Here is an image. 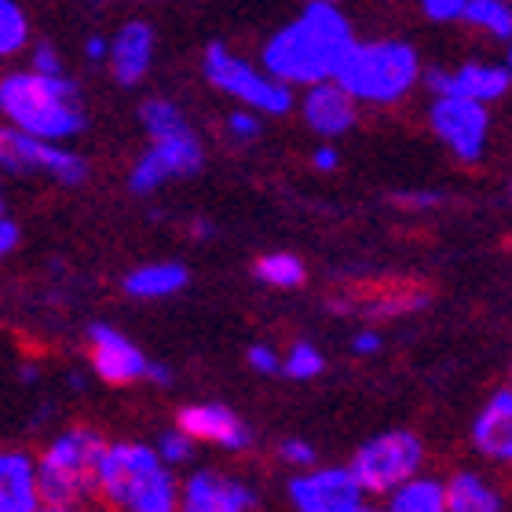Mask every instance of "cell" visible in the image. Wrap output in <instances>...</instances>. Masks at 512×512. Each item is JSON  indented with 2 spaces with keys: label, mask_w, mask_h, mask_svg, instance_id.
Wrapping results in <instances>:
<instances>
[{
  "label": "cell",
  "mask_w": 512,
  "mask_h": 512,
  "mask_svg": "<svg viewBox=\"0 0 512 512\" xmlns=\"http://www.w3.org/2000/svg\"><path fill=\"white\" fill-rule=\"evenodd\" d=\"M187 286V267L183 264H147L125 278V293L132 297H169Z\"/></svg>",
  "instance_id": "ffe728a7"
},
{
  "label": "cell",
  "mask_w": 512,
  "mask_h": 512,
  "mask_svg": "<svg viewBox=\"0 0 512 512\" xmlns=\"http://www.w3.org/2000/svg\"><path fill=\"white\" fill-rule=\"evenodd\" d=\"M472 439H476V447L494 461H509L512 458V395L509 388L498 392L487 403L480 417H476V425H472Z\"/></svg>",
  "instance_id": "2e32d148"
},
{
  "label": "cell",
  "mask_w": 512,
  "mask_h": 512,
  "mask_svg": "<svg viewBox=\"0 0 512 512\" xmlns=\"http://www.w3.org/2000/svg\"><path fill=\"white\" fill-rule=\"evenodd\" d=\"M326 4H333V0H326Z\"/></svg>",
  "instance_id": "ee69618b"
},
{
  "label": "cell",
  "mask_w": 512,
  "mask_h": 512,
  "mask_svg": "<svg viewBox=\"0 0 512 512\" xmlns=\"http://www.w3.org/2000/svg\"><path fill=\"white\" fill-rule=\"evenodd\" d=\"M191 443H194V439L187 436V432H169V436L161 439L158 458L172 461V465H180V461H187V458H191Z\"/></svg>",
  "instance_id": "83f0119b"
},
{
  "label": "cell",
  "mask_w": 512,
  "mask_h": 512,
  "mask_svg": "<svg viewBox=\"0 0 512 512\" xmlns=\"http://www.w3.org/2000/svg\"><path fill=\"white\" fill-rule=\"evenodd\" d=\"M392 494V502L388 509L392 512H443L447 509V491H443V483L436 480H403Z\"/></svg>",
  "instance_id": "44dd1931"
},
{
  "label": "cell",
  "mask_w": 512,
  "mask_h": 512,
  "mask_svg": "<svg viewBox=\"0 0 512 512\" xmlns=\"http://www.w3.org/2000/svg\"><path fill=\"white\" fill-rule=\"evenodd\" d=\"M443 491H447V509L450 512H498L502 509L498 491H491L487 483L476 480V476H469V472L454 476V483L443 487Z\"/></svg>",
  "instance_id": "7402d4cb"
},
{
  "label": "cell",
  "mask_w": 512,
  "mask_h": 512,
  "mask_svg": "<svg viewBox=\"0 0 512 512\" xmlns=\"http://www.w3.org/2000/svg\"><path fill=\"white\" fill-rule=\"evenodd\" d=\"M205 74L216 88H224L227 96H238L246 107L264 110V114H286L293 107L289 85L278 77H260L249 63L235 59L224 44H209L205 52Z\"/></svg>",
  "instance_id": "52a82bcc"
},
{
  "label": "cell",
  "mask_w": 512,
  "mask_h": 512,
  "mask_svg": "<svg viewBox=\"0 0 512 512\" xmlns=\"http://www.w3.org/2000/svg\"><path fill=\"white\" fill-rule=\"evenodd\" d=\"M509 66H487V63H469L461 74H454V96H469L480 103L502 99L509 92Z\"/></svg>",
  "instance_id": "ac0fdd59"
},
{
  "label": "cell",
  "mask_w": 512,
  "mask_h": 512,
  "mask_svg": "<svg viewBox=\"0 0 512 512\" xmlns=\"http://www.w3.org/2000/svg\"><path fill=\"white\" fill-rule=\"evenodd\" d=\"M432 125H436L439 139L447 143L458 158L476 161L487 143V107L480 99L469 96H439L432 107Z\"/></svg>",
  "instance_id": "30bf717a"
},
{
  "label": "cell",
  "mask_w": 512,
  "mask_h": 512,
  "mask_svg": "<svg viewBox=\"0 0 512 512\" xmlns=\"http://www.w3.org/2000/svg\"><path fill=\"white\" fill-rule=\"evenodd\" d=\"M377 348H381V337H377V333H359V337H355V352L359 355H374Z\"/></svg>",
  "instance_id": "8d00e7d4"
},
{
  "label": "cell",
  "mask_w": 512,
  "mask_h": 512,
  "mask_svg": "<svg viewBox=\"0 0 512 512\" xmlns=\"http://www.w3.org/2000/svg\"><path fill=\"white\" fill-rule=\"evenodd\" d=\"M0 216H4V202H0Z\"/></svg>",
  "instance_id": "7bdbcfd3"
},
{
  "label": "cell",
  "mask_w": 512,
  "mask_h": 512,
  "mask_svg": "<svg viewBox=\"0 0 512 512\" xmlns=\"http://www.w3.org/2000/svg\"><path fill=\"white\" fill-rule=\"evenodd\" d=\"M0 169L4 172H48L59 183H85L88 165L70 150L52 147V139H37L22 128H0Z\"/></svg>",
  "instance_id": "ba28073f"
},
{
  "label": "cell",
  "mask_w": 512,
  "mask_h": 512,
  "mask_svg": "<svg viewBox=\"0 0 512 512\" xmlns=\"http://www.w3.org/2000/svg\"><path fill=\"white\" fill-rule=\"evenodd\" d=\"M282 458H286L289 465H311V461H315V450H311L308 443H297V439H289L286 447H282Z\"/></svg>",
  "instance_id": "1f68e13d"
},
{
  "label": "cell",
  "mask_w": 512,
  "mask_h": 512,
  "mask_svg": "<svg viewBox=\"0 0 512 512\" xmlns=\"http://www.w3.org/2000/svg\"><path fill=\"white\" fill-rule=\"evenodd\" d=\"M0 110L22 132L52 143L74 136L85 125V114L77 107V85L63 74H8L0 81Z\"/></svg>",
  "instance_id": "7a4b0ae2"
},
{
  "label": "cell",
  "mask_w": 512,
  "mask_h": 512,
  "mask_svg": "<svg viewBox=\"0 0 512 512\" xmlns=\"http://www.w3.org/2000/svg\"><path fill=\"white\" fill-rule=\"evenodd\" d=\"M425 4V15L436 22H450V19H461V11H465V0H421Z\"/></svg>",
  "instance_id": "f1b7e54d"
},
{
  "label": "cell",
  "mask_w": 512,
  "mask_h": 512,
  "mask_svg": "<svg viewBox=\"0 0 512 512\" xmlns=\"http://www.w3.org/2000/svg\"><path fill=\"white\" fill-rule=\"evenodd\" d=\"M315 169H322V172L337 169V150H330V147L315 150Z\"/></svg>",
  "instance_id": "74e56055"
},
{
  "label": "cell",
  "mask_w": 512,
  "mask_h": 512,
  "mask_svg": "<svg viewBox=\"0 0 512 512\" xmlns=\"http://www.w3.org/2000/svg\"><path fill=\"white\" fill-rule=\"evenodd\" d=\"M198 169H202V147H198V139L183 128L176 136L154 139V147L139 158V165L132 169V180L128 183H132L136 194H150L154 187L172 180V176H194Z\"/></svg>",
  "instance_id": "9c48e42d"
},
{
  "label": "cell",
  "mask_w": 512,
  "mask_h": 512,
  "mask_svg": "<svg viewBox=\"0 0 512 512\" xmlns=\"http://www.w3.org/2000/svg\"><path fill=\"white\" fill-rule=\"evenodd\" d=\"M425 81H428V88H432L436 96H454V77H450V74H439V70H432Z\"/></svg>",
  "instance_id": "d590c367"
},
{
  "label": "cell",
  "mask_w": 512,
  "mask_h": 512,
  "mask_svg": "<svg viewBox=\"0 0 512 512\" xmlns=\"http://www.w3.org/2000/svg\"><path fill=\"white\" fill-rule=\"evenodd\" d=\"M143 121H147V132L154 139L176 136V132L187 128L180 110L172 107V103H165V99H150V103H143Z\"/></svg>",
  "instance_id": "d4e9b609"
},
{
  "label": "cell",
  "mask_w": 512,
  "mask_h": 512,
  "mask_svg": "<svg viewBox=\"0 0 512 512\" xmlns=\"http://www.w3.org/2000/svg\"><path fill=\"white\" fill-rule=\"evenodd\" d=\"M180 432H187L191 439H205V443H220L227 450L249 447V428L227 406H187L180 414Z\"/></svg>",
  "instance_id": "5bb4252c"
},
{
  "label": "cell",
  "mask_w": 512,
  "mask_h": 512,
  "mask_svg": "<svg viewBox=\"0 0 512 512\" xmlns=\"http://www.w3.org/2000/svg\"><path fill=\"white\" fill-rule=\"evenodd\" d=\"M0 487L8 494L11 512L37 509V483H33V465L22 454H0Z\"/></svg>",
  "instance_id": "d6986e66"
},
{
  "label": "cell",
  "mask_w": 512,
  "mask_h": 512,
  "mask_svg": "<svg viewBox=\"0 0 512 512\" xmlns=\"http://www.w3.org/2000/svg\"><path fill=\"white\" fill-rule=\"evenodd\" d=\"M22 44H26V19H22L19 4L0 0V55L19 52Z\"/></svg>",
  "instance_id": "484cf974"
},
{
  "label": "cell",
  "mask_w": 512,
  "mask_h": 512,
  "mask_svg": "<svg viewBox=\"0 0 512 512\" xmlns=\"http://www.w3.org/2000/svg\"><path fill=\"white\" fill-rule=\"evenodd\" d=\"M96 487L114 505L136 512H169L176 505V487L169 472L161 469L158 450L136 447V443L99 450Z\"/></svg>",
  "instance_id": "3957f363"
},
{
  "label": "cell",
  "mask_w": 512,
  "mask_h": 512,
  "mask_svg": "<svg viewBox=\"0 0 512 512\" xmlns=\"http://www.w3.org/2000/svg\"><path fill=\"white\" fill-rule=\"evenodd\" d=\"M461 19H469L472 26H483V30H491L494 37H502V41H509V33H512L509 4H502V0H465V11H461Z\"/></svg>",
  "instance_id": "603a6c76"
},
{
  "label": "cell",
  "mask_w": 512,
  "mask_h": 512,
  "mask_svg": "<svg viewBox=\"0 0 512 512\" xmlns=\"http://www.w3.org/2000/svg\"><path fill=\"white\" fill-rule=\"evenodd\" d=\"M231 132H235L238 139H256L260 136V121H256L253 114H231Z\"/></svg>",
  "instance_id": "d6a6232c"
},
{
  "label": "cell",
  "mask_w": 512,
  "mask_h": 512,
  "mask_svg": "<svg viewBox=\"0 0 512 512\" xmlns=\"http://www.w3.org/2000/svg\"><path fill=\"white\" fill-rule=\"evenodd\" d=\"M183 502L191 512H246L256 505V494L242 483H227L213 472H198L187 483Z\"/></svg>",
  "instance_id": "9a60e30c"
},
{
  "label": "cell",
  "mask_w": 512,
  "mask_h": 512,
  "mask_svg": "<svg viewBox=\"0 0 512 512\" xmlns=\"http://www.w3.org/2000/svg\"><path fill=\"white\" fill-rule=\"evenodd\" d=\"M249 363H253V370H260V374H275L278 355L271 352V348H264V344H256L253 352H249Z\"/></svg>",
  "instance_id": "4dcf8cb0"
},
{
  "label": "cell",
  "mask_w": 512,
  "mask_h": 512,
  "mask_svg": "<svg viewBox=\"0 0 512 512\" xmlns=\"http://www.w3.org/2000/svg\"><path fill=\"white\" fill-rule=\"evenodd\" d=\"M352 44V26L341 11L326 0H315L297 22L271 37L264 48V66L286 85H315L337 77Z\"/></svg>",
  "instance_id": "6da1fadb"
},
{
  "label": "cell",
  "mask_w": 512,
  "mask_h": 512,
  "mask_svg": "<svg viewBox=\"0 0 512 512\" xmlns=\"http://www.w3.org/2000/svg\"><path fill=\"white\" fill-rule=\"evenodd\" d=\"M286 374L297 377V381H308V377H319L322 374V355L319 348H311V344H297L286 359Z\"/></svg>",
  "instance_id": "4316f807"
},
{
  "label": "cell",
  "mask_w": 512,
  "mask_h": 512,
  "mask_svg": "<svg viewBox=\"0 0 512 512\" xmlns=\"http://www.w3.org/2000/svg\"><path fill=\"white\" fill-rule=\"evenodd\" d=\"M304 118L322 136H341L355 125V99L337 81H315L304 99Z\"/></svg>",
  "instance_id": "4fadbf2b"
},
{
  "label": "cell",
  "mask_w": 512,
  "mask_h": 512,
  "mask_svg": "<svg viewBox=\"0 0 512 512\" xmlns=\"http://www.w3.org/2000/svg\"><path fill=\"white\" fill-rule=\"evenodd\" d=\"M194 235H213V227H209V224H202V220H198V224H194Z\"/></svg>",
  "instance_id": "60d3db41"
},
{
  "label": "cell",
  "mask_w": 512,
  "mask_h": 512,
  "mask_svg": "<svg viewBox=\"0 0 512 512\" xmlns=\"http://www.w3.org/2000/svg\"><path fill=\"white\" fill-rule=\"evenodd\" d=\"M15 242H19V227L0 216V260H4V256L15 249Z\"/></svg>",
  "instance_id": "836d02e7"
},
{
  "label": "cell",
  "mask_w": 512,
  "mask_h": 512,
  "mask_svg": "<svg viewBox=\"0 0 512 512\" xmlns=\"http://www.w3.org/2000/svg\"><path fill=\"white\" fill-rule=\"evenodd\" d=\"M103 450V439L96 432H66L48 454H44L41 469L33 472L37 483V498L48 509H74L81 498L96 491V458Z\"/></svg>",
  "instance_id": "5b68a950"
},
{
  "label": "cell",
  "mask_w": 512,
  "mask_h": 512,
  "mask_svg": "<svg viewBox=\"0 0 512 512\" xmlns=\"http://www.w3.org/2000/svg\"><path fill=\"white\" fill-rule=\"evenodd\" d=\"M143 377H150V381H158V384H169L172 381V374L165 370V366H158V363H147V374Z\"/></svg>",
  "instance_id": "f35d334b"
},
{
  "label": "cell",
  "mask_w": 512,
  "mask_h": 512,
  "mask_svg": "<svg viewBox=\"0 0 512 512\" xmlns=\"http://www.w3.org/2000/svg\"><path fill=\"white\" fill-rule=\"evenodd\" d=\"M33 66H37V74H59V55H55L52 44H37Z\"/></svg>",
  "instance_id": "f546056e"
},
{
  "label": "cell",
  "mask_w": 512,
  "mask_h": 512,
  "mask_svg": "<svg viewBox=\"0 0 512 512\" xmlns=\"http://www.w3.org/2000/svg\"><path fill=\"white\" fill-rule=\"evenodd\" d=\"M256 275L264 278V282H271V286H278V289H293V286L304 282V264L289 253H271L256 264Z\"/></svg>",
  "instance_id": "cb8c5ba5"
},
{
  "label": "cell",
  "mask_w": 512,
  "mask_h": 512,
  "mask_svg": "<svg viewBox=\"0 0 512 512\" xmlns=\"http://www.w3.org/2000/svg\"><path fill=\"white\" fill-rule=\"evenodd\" d=\"M85 52H88V59H103V55H107V44L99 41V37H92V41H88Z\"/></svg>",
  "instance_id": "ab89813d"
},
{
  "label": "cell",
  "mask_w": 512,
  "mask_h": 512,
  "mask_svg": "<svg viewBox=\"0 0 512 512\" xmlns=\"http://www.w3.org/2000/svg\"><path fill=\"white\" fill-rule=\"evenodd\" d=\"M421 469V443L410 432H388L370 439L352 461V476L366 494H388Z\"/></svg>",
  "instance_id": "8992f818"
},
{
  "label": "cell",
  "mask_w": 512,
  "mask_h": 512,
  "mask_svg": "<svg viewBox=\"0 0 512 512\" xmlns=\"http://www.w3.org/2000/svg\"><path fill=\"white\" fill-rule=\"evenodd\" d=\"M333 81L341 88H348L352 99L392 103V99L406 96L414 88L417 52L403 41L352 44V52L344 55V63Z\"/></svg>",
  "instance_id": "277c9868"
},
{
  "label": "cell",
  "mask_w": 512,
  "mask_h": 512,
  "mask_svg": "<svg viewBox=\"0 0 512 512\" xmlns=\"http://www.w3.org/2000/svg\"><path fill=\"white\" fill-rule=\"evenodd\" d=\"M150 52H154V33L143 22H128L125 30L118 33V41L110 48V59H114V77L121 85H136L143 81L150 66Z\"/></svg>",
  "instance_id": "e0dca14e"
},
{
  "label": "cell",
  "mask_w": 512,
  "mask_h": 512,
  "mask_svg": "<svg viewBox=\"0 0 512 512\" xmlns=\"http://www.w3.org/2000/svg\"><path fill=\"white\" fill-rule=\"evenodd\" d=\"M289 498L300 512H363L366 491L352 476V469H322L300 476L289 487Z\"/></svg>",
  "instance_id": "8fae6325"
},
{
  "label": "cell",
  "mask_w": 512,
  "mask_h": 512,
  "mask_svg": "<svg viewBox=\"0 0 512 512\" xmlns=\"http://www.w3.org/2000/svg\"><path fill=\"white\" fill-rule=\"evenodd\" d=\"M395 202H399V205H414V209H428V205H439L443 198H439V194L417 191V194H395Z\"/></svg>",
  "instance_id": "e575fe53"
},
{
  "label": "cell",
  "mask_w": 512,
  "mask_h": 512,
  "mask_svg": "<svg viewBox=\"0 0 512 512\" xmlns=\"http://www.w3.org/2000/svg\"><path fill=\"white\" fill-rule=\"evenodd\" d=\"M0 512H11V505H8V494H4V487H0Z\"/></svg>",
  "instance_id": "b9f144b4"
},
{
  "label": "cell",
  "mask_w": 512,
  "mask_h": 512,
  "mask_svg": "<svg viewBox=\"0 0 512 512\" xmlns=\"http://www.w3.org/2000/svg\"><path fill=\"white\" fill-rule=\"evenodd\" d=\"M88 337H92V363H96V374L107 384H132L147 374L143 352H139L132 341H125L121 333L110 330V326H92Z\"/></svg>",
  "instance_id": "7c38bea8"
}]
</instances>
